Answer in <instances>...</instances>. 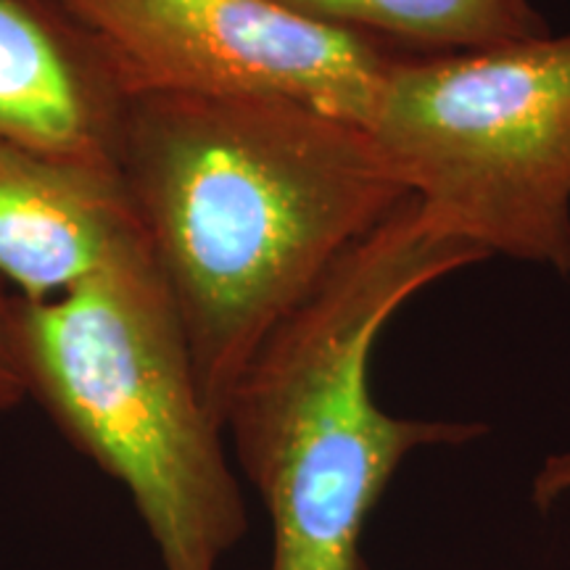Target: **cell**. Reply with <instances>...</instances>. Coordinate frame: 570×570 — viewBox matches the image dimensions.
<instances>
[{"instance_id": "obj_9", "label": "cell", "mask_w": 570, "mask_h": 570, "mask_svg": "<svg viewBox=\"0 0 570 570\" xmlns=\"http://www.w3.org/2000/svg\"><path fill=\"white\" fill-rule=\"evenodd\" d=\"M27 399L24 373L13 336V296L0 288V415L19 407Z\"/></svg>"}, {"instance_id": "obj_6", "label": "cell", "mask_w": 570, "mask_h": 570, "mask_svg": "<svg viewBox=\"0 0 570 570\" xmlns=\"http://www.w3.org/2000/svg\"><path fill=\"white\" fill-rule=\"evenodd\" d=\"M138 244L117 169L0 138V283L19 298L67 294Z\"/></svg>"}, {"instance_id": "obj_8", "label": "cell", "mask_w": 570, "mask_h": 570, "mask_svg": "<svg viewBox=\"0 0 570 570\" xmlns=\"http://www.w3.org/2000/svg\"><path fill=\"white\" fill-rule=\"evenodd\" d=\"M402 53H462L550 32L531 0H275Z\"/></svg>"}, {"instance_id": "obj_10", "label": "cell", "mask_w": 570, "mask_h": 570, "mask_svg": "<svg viewBox=\"0 0 570 570\" xmlns=\"http://www.w3.org/2000/svg\"><path fill=\"white\" fill-rule=\"evenodd\" d=\"M570 497V452L550 454L531 481V502L541 512H550L554 504Z\"/></svg>"}, {"instance_id": "obj_4", "label": "cell", "mask_w": 570, "mask_h": 570, "mask_svg": "<svg viewBox=\"0 0 570 570\" xmlns=\"http://www.w3.org/2000/svg\"><path fill=\"white\" fill-rule=\"evenodd\" d=\"M367 130L436 230L570 277V32L396 53Z\"/></svg>"}, {"instance_id": "obj_7", "label": "cell", "mask_w": 570, "mask_h": 570, "mask_svg": "<svg viewBox=\"0 0 570 570\" xmlns=\"http://www.w3.org/2000/svg\"><path fill=\"white\" fill-rule=\"evenodd\" d=\"M127 96L98 42L53 0H0V138L117 169Z\"/></svg>"}, {"instance_id": "obj_3", "label": "cell", "mask_w": 570, "mask_h": 570, "mask_svg": "<svg viewBox=\"0 0 570 570\" xmlns=\"http://www.w3.org/2000/svg\"><path fill=\"white\" fill-rule=\"evenodd\" d=\"M13 336L27 399L127 491L161 570L223 568L246 499L146 246L61 296H13Z\"/></svg>"}, {"instance_id": "obj_2", "label": "cell", "mask_w": 570, "mask_h": 570, "mask_svg": "<svg viewBox=\"0 0 570 570\" xmlns=\"http://www.w3.org/2000/svg\"><path fill=\"white\" fill-rule=\"evenodd\" d=\"M483 259L436 230L410 196L256 348L223 425L267 510L269 570H370V515L410 454L487 436L479 420L391 415L370 386L389 320L431 283Z\"/></svg>"}, {"instance_id": "obj_5", "label": "cell", "mask_w": 570, "mask_h": 570, "mask_svg": "<svg viewBox=\"0 0 570 570\" xmlns=\"http://www.w3.org/2000/svg\"><path fill=\"white\" fill-rule=\"evenodd\" d=\"M98 42L125 96H283L370 125L396 48L275 0H53Z\"/></svg>"}, {"instance_id": "obj_1", "label": "cell", "mask_w": 570, "mask_h": 570, "mask_svg": "<svg viewBox=\"0 0 570 570\" xmlns=\"http://www.w3.org/2000/svg\"><path fill=\"white\" fill-rule=\"evenodd\" d=\"M117 173L219 425L273 327L410 198L365 125L252 92L127 96Z\"/></svg>"}]
</instances>
